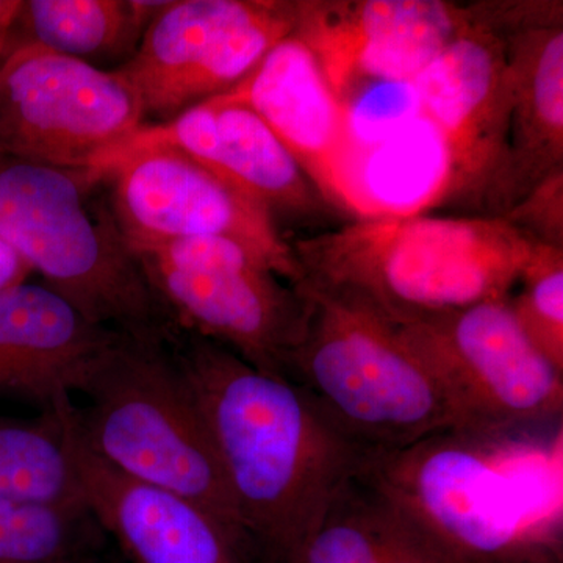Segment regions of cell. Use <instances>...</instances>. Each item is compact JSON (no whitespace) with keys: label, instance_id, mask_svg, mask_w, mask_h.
I'll use <instances>...</instances> for the list:
<instances>
[{"label":"cell","instance_id":"1","mask_svg":"<svg viewBox=\"0 0 563 563\" xmlns=\"http://www.w3.org/2000/svg\"><path fill=\"white\" fill-rule=\"evenodd\" d=\"M173 350L206 417L251 547L272 563H291L372 451L347 439L288 377L190 333H177Z\"/></svg>","mask_w":563,"mask_h":563},{"label":"cell","instance_id":"2","mask_svg":"<svg viewBox=\"0 0 563 563\" xmlns=\"http://www.w3.org/2000/svg\"><path fill=\"white\" fill-rule=\"evenodd\" d=\"M562 422L446 431L373 453L365 472L454 563H561Z\"/></svg>","mask_w":563,"mask_h":563},{"label":"cell","instance_id":"3","mask_svg":"<svg viewBox=\"0 0 563 563\" xmlns=\"http://www.w3.org/2000/svg\"><path fill=\"white\" fill-rule=\"evenodd\" d=\"M537 244L501 217L369 214L291 246L303 284L409 324L509 298Z\"/></svg>","mask_w":563,"mask_h":563},{"label":"cell","instance_id":"4","mask_svg":"<svg viewBox=\"0 0 563 563\" xmlns=\"http://www.w3.org/2000/svg\"><path fill=\"white\" fill-rule=\"evenodd\" d=\"M173 340L120 333L81 388L85 406L74 404V424L103 462L198 504L247 553L250 540Z\"/></svg>","mask_w":563,"mask_h":563},{"label":"cell","instance_id":"5","mask_svg":"<svg viewBox=\"0 0 563 563\" xmlns=\"http://www.w3.org/2000/svg\"><path fill=\"white\" fill-rule=\"evenodd\" d=\"M95 184L87 173L0 152V236L92 324L173 340L113 213L88 203Z\"/></svg>","mask_w":563,"mask_h":563},{"label":"cell","instance_id":"6","mask_svg":"<svg viewBox=\"0 0 563 563\" xmlns=\"http://www.w3.org/2000/svg\"><path fill=\"white\" fill-rule=\"evenodd\" d=\"M301 284L312 310L287 377L347 439L387 453L455 431L442 391L391 322Z\"/></svg>","mask_w":563,"mask_h":563},{"label":"cell","instance_id":"7","mask_svg":"<svg viewBox=\"0 0 563 563\" xmlns=\"http://www.w3.org/2000/svg\"><path fill=\"white\" fill-rule=\"evenodd\" d=\"M129 247L176 331L287 377L312 310L302 284L284 279L261 255L222 236Z\"/></svg>","mask_w":563,"mask_h":563},{"label":"cell","instance_id":"8","mask_svg":"<svg viewBox=\"0 0 563 563\" xmlns=\"http://www.w3.org/2000/svg\"><path fill=\"white\" fill-rule=\"evenodd\" d=\"M393 325L442 391L455 431L484 435L561 422L563 373L526 336L509 298Z\"/></svg>","mask_w":563,"mask_h":563},{"label":"cell","instance_id":"9","mask_svg":"<svg viewBox=\"0 0 563 563\" xmlns=\"http://www.w3.org/2000/svg\"><path fill=\"white\" fill-rule=\"evenodd\" d=\"M144 118L118 70L13 38L0 68L3 154L87 173L96 181L106 158L146 124Z\"/></svg>","mask_w":563,"mask_h":563},{"label":"cell","instance_id":"10","mask_svg":"<svg viewBox=\"0 0 563 563\" xmlns=\"http://www.w3.org/2000/svg\"><path fill=\"white\" fill-rule=\"evenodd\" d=\"M292 33V0H174L118 68L144 117L173 118L231 90Z\"/></svg>","mask_w":563,"mask_h":563},{"label":"cell","instance_id":"11","mask_svg":"<svg viewBox=\"0 0 563 563\" xmlns=\"http://www.w3.org/2000/svg\"><path fill=\"white\" fill-rule=\"evenodd\" d=\"M442 143L440 201L503 217L510 207V90L504 41L470 29L409 85Z\"/></svg>","mask_w":563,"mask_h":563},{"label":"cell","instance_id":"12","mask_svg":"<svg viewBox=\"0 0 563 563\" xmlns=\"http://www.w3.org/2000/svg\"><path fill=\"white\" fill-rule=\"evenodd\" d=\"M103 180L113 181L111 213L128 246L222 236L261 255L284 279L303 280L272 214L181 152H132L114 162Z\"/></svg>","mask_w":563,"mask_h":563},{"label":"cell","instance_id":"13","mask_svg":"<svg viewBox=\"0 0 563 563\" xmlns=\"http://www.w3.org/2000/svg\"><path fill=\"white\" fill-rule=\"evenodd\" d=\"M466 5L443 0H292V36L347 113L372 84L410 85L459 35Z\"/></svg>","mask_w":563,"mask_h":563},{"label":"cell","instance_id":"14","mask_svg":"<svg viewBox=\"0 0 563 563\" xmlns=\"http://www.w3.org/2000/svg\"><path fill=\"white\" fill-rule=\"evenodd\" d=\"M151 147L181 152L273 218L310 220L332 210L265 121L228 92L158 124L141 125L106 158L96 180L103 181L124 155Z\"/></svg>","mask_w":563,"mask_h":563},{"label":"cell","instance_id":"15","mask_svg":"<svg viewBox=\"0 0 563 563\" xmlns=\"http://www.w3.org/2000/svg\"><path fill=\"white\" fill-rule=\"evenodd\" d=\"M225 92L265 121L332 210L365 217L351 172L350 114L301 41H279Z\"/></svg>","mask_w":563,"mask_h":563},{"label":"cell","instance_id":"16","mask_svg":"<svg viewBox=\"0 0 563 563\" xmlns=\"http://www.w3.org/2000/svg\"><path fill=\"white\" fill-rule=\"evenodd\" d=\"M70 455L92 520L132 563H244L242 544L198 504L132 479L80 439L74 401L63 404Z\"/></svg>","mask_w":563,"mask_h":563},{"label":"cell","instance_id":"17","mask_svg":"<svg viewBox=\"0 0 563 563\" xmlns=\"http://www.w3.org/2000/svg\"><path fill=\"white\" fill-rule=\"evenodd\" d=\"M118 335L47 285L27 280L0 291V396L55 409L81 391Z\"/></svg>","mask_w":563,"mask_h":563},{"label":"cell","instance_id":"18","mask_svg":"<svg viewBox=\"0 0 563 563\" xmlns=\"http://www.w3.org/2000/svg\"><path fill=\"white\" fill-rule=\"evenodd\" d=\"M510 90V207L563 168V27L506 36ZM509 207V209H510Z\"/></svg>","mask_w":563,"mask_h":563},{"label":"cell","instance_id":"19","mask_svg":"<svg viewBox=\"0 0 563 563\" xmlns=\"http://www.w3.org/2000/svg\"><path fill=\"white\" fill-rule=\"evenodd\" d=\"M144 0H22L13 38L88 62L120 54L168 3Z\"/></svg>","mask_w":563,"mask_h":563},{"label":"cell","instance_id":"20","mask_svg":"<svg viewBox=\"0 0 563 563\" xmlns=\"http://www.w3.org/2000/svg\"><path fill=\"white\" fill-rule=\"evenodd\" d=\"M68 399L27 420L0 415V501L85 504L63 413Z\"/></svg>","mask_w":563,"mask_h":563},{"label":"cell","instance_id":"21","mask_svg":"<svg viewBox=\"0 0 563 563\" xmlns=\"http://www.w3.org/2000/svg\"><path fill=\"white\" fill-rule=\"evenodd\" d=\"M410 521V515L363 468L333 495L291 563H373Z\"/></svg>","mask_w":563,"mask_h":563},{"label":"cell","instance_id":"22","mask_svg":"<svg viewBox=\"0 0 563 563\" xmlns=\"http://www.w3.org/2000/svg\"><path fill=\"white\" fill-rule=\"evenodd\" d=\"M95 526L85 504L0 501V563H80Z\"/></svg>","mask_w":563,"mask_h":563},{"label":"cell","instance_id":"23","mask_svg":"<svg viewBox=\"0 0 563 563\" xmlns=\"http://www.w3.org/2000/svg\"><path fill=\"white\" fill-rule=\"evenodd\" d=\"M515 288L509 306L518 324L563 373V247L537 244Z\"/></svg>","mask_w":563,"mask_h":563},{"label":"cell","instance_id":"24","mask_svg":"<svg viewBox=\"0 0 563 563\" xmlns=\"http://www.w3.org/2000/svg\"><path fill=\"white\" fill-rule=\"evenodd\" d=\"M501 218L532 242L563 247V168L533 185Z\"/></svg>","mask_w":563,"mask_h":563},{"label":"cell","instance_id":"25","mask_svg":"<svg viewBox=\"0 0 563 563\" xmlns=\"http://www.w3.org/2000/svg\"><path fill=\"white\" fill-rule=\"evenodd\" d=\"M472 27L499 38L533 29L563 27L561 0H490L466 3Z\"/></svg>","mask_w":563,"mask_h":563},{"label":"cell","instance_id":"26","mask_svg":"<svg viewBox=\"0 0 563 563\" xmlns=\"http://www.w3.org/2000/svg\"><path fill=\"white\" fill-rule=\"evenodd\" d=\"M412 518V517H410ZM373 563H454L413 518L402 536Z\"/></svg>","mask_w":563,"mask_h":563},{"label":"cell","instance_id":"27","mask_svg":"<svg viewBox=\"0 0 563 563\" xmlns=\"http://www.w3.org/2000/svg\"><path fill=\"white\" fill-rule=\"evenodd\" d=\"M31 274L27 263L0 236V291L24 284Z\"/></svg>","mask_w":563,"mask_h":563},{"label":"cell","instance_id":"28","mask_svg":"<svg viewBox=\"0 0 563 563\" xmlns=\"http://www.w3.org/2000/svg\"><path fill=\"white\" fill-rule=\"evenodd\" d=\"M21 5L22 0H0V33L13 29Z\"/></svg>","mask_w":563,"mask_h":563},{"label":"cell","instance_id":"29","mask_svg":"<svg viewBox=\"0 0 563 563\" xmlns=\"http://www.w3.org/2000/svg\"><path fill=\"white\" fill-rule=\"evenodd\" d=\"M11 44H13V33L11 31L0 33V68H2V63L11 49Z\"/></svg>","mask_w":563,"mask_h":563}]
</instances>
